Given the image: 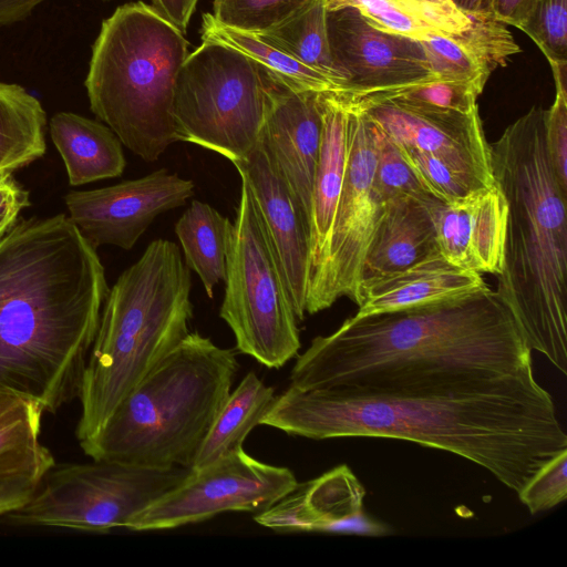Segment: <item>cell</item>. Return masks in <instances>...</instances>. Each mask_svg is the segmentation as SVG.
Masks as SVG:
<instances>
[{"mask_svg": "<svg viewBox=\"0 0 567 567\" xmlns=\"http://www.w3.org/2000/svg\"><path fill=\"white\" fill-rule=\"evenodd\" d=\"M260 425L312 440L383 437L439 449L516 494L567 449L553 398L533 370L388 392L289 385Z\"/></svg>", "mask_w": 567, "mask_h": 567, "instance_id": "6da1fadb", "label": "cell"}, {"mask_svg": "<svg viewBox=\"0 0 567 567\" xmlns=\"http://www.w3.org/2000/svg\"><path fill=\"white\" fill-rule=\"evenodd\" d=\"M515 315L487 285L409 308L352 316L297 358L290 385L388 392L533 370Z\"/></svg>", "mask_w": 567, "mask_h": 567, "instance_id": "7a4b0ae2", "label": "cell"}, {"mask_svg": "<svg viewBox=\"0 0 567 567\" xmlns=\"http://www.w3.org/2000/svg\"><path fill=\"white\" fill-rule=\"evenodd\" d=\"M109 287L64 214L22 220L0 239V392L54 413L79 396Z\"/></svg>", "mask_w": 567, "mask_h": 567, "instance_id": "3957f363", "label": "cell"}, {"mask_svg": "<svg viewBox=\"0 0 567 567\" xmlns=\"http://www.w3.org/2000/svg\"><path fill=\"white\" fill-rule=\"evenodd\" d=\"M493 177L507 200L496 292L533 351L567 373V193L547 155L545 109L533 106L489 144Z\"/></svg>", "mask_w": 567, "mask_h": 567, "instance_id": "277c9868", "label": "cell"}, {"mask_svg": "<svg viewBox=\"0 0 567 567\" xmlns=\"http://www.w3.org/2000/svg\"><path fill=\"white\" fill-rule=\"evenodd\" d=\"M190 289L189 268L178 246L159 238L109 290L78 396L80 446L189 333Z\"/></svg>", "mask_w": 567, "mask_h": 567, "instance_id": "5b68a950", "label": "cell"}, {"mask_svg": "<svg viewBox=\"0 0 567 567\" xmlns=\"http://www.w3.org/2000/svg\"><path fill=\"white\" fill-rule=\"evenodd\" d=\"M238 369L231 349L189 332L131 390L82 450L95 461L192 468Z\"/></svg>", "mask_w": 567, "mask_h": 567, "instance_id": "8992f818", "label": "cell"}, {"mask_svg": "<svg viewBox=\"0 0 567 567\" xmlns=\"http://www.w3.org/2000/svg\"><path fill=\"white\" fill-rule=\"evenodd\" d=\"M185 34L142 1L116 8L92 47L85 87L91 111L122 145L146 162L176 141L175 83Z\"/></svg>", "mask_w": 567, "mask_h": 567, "instance_id": "52a82bcc", "label": "cell"}, {"mask_svg": "<svg viewBox=\"0 0 567 567\" xmlns=\"http://www.w3.org/2000/svg\"><path fill=\"white\" fill-rule=\"evenodd\" d=\"M240 178L237 216L228 233L219 316L231 329L239 352L278 369L300 350L297 317L258 206L247 182Z\"/></svg>", "mask_w": 567, "mask_h": 567, "instance_id": "ba28073f", "label": "cell"}, {"mask_svg": "<svg viewBox=\"0 0 567 567\" xmlns=\"http://www.w3.org/2000/svg\"><path fill=\"white\" fill-rule=\"evenodd\" d=\"M261 66L241 52L213 41L188 53L174 91L176 141L210 150L233 164L259 141L265 115Z\"/></svg>", "mask_w": 567, "mask_h": 567, "instance_id": "9c48e42d", "label": "cell"}, {"mask_svg": "<svg viewBox=\"0 0 567 567\" xmlns=\"http://www.w3.org/2000/svg\"><path fill=\"white\" fill-rule=\"evenodd\" d=\"M190 470L95 460L54 464L30 499L7 516L19 525L85 532L126 527L136 514L178 486Z\"/></svg>", "mask_w": 567, "mask_h": 567, "instance_id": "30bf717a", "label": "cell"}, {"mask_svg": "<svg viewBox=\"0 0 567 567\" xmlns=\"http://www.w3.org/2000/svg\"><path fill=\"white\" fill-rule=\"evenodd\" d=\"M344 104L349 138L346 175L326 262L307 289L308 315L331 307L341 297L358 302L362 264L385 206L374 185L375 155L369 118Z\"/></svg>", "mask_w": 567, "mask_h": 567, "instance_id": "8fae6325", "label": "cell"}, {"mask_svg": "<svg viewBox=\"0 0 567 567\" xmlns=\"http://www.w3.org/2000/svg\"><path fill=\"white\" fill-rule=\"evenodd\" d=\"M297 484L288 467L262 463L240 449L207 466L192 468L178 486L136 514L126 528L171 529L233 511L256 515Z\"/></svg>", "mask_w": 567, "mask_h": 567, "instance_id": "7c38bea8", "label": "cell"}, {"mask_svg": "<svg viewBox=\"0 0 567 567\" xmlns=\"http://www.w3.org/2000/svg\"><path fill=\"white\" fill-rule=\"evenodd\" d=\"M328 35L344 93L359 96L391 91L436 78L420 41L383 32L358 10L328 11Z\"/></svg>", "mask_w": 567, "mask_h": 567, "instance_id": "4fadbf2b", "label": "cell"}, {"mask_svg": "<svg viewBox=\"0 0 567 567\" xmlns=\"http://www.w3.org/2000/svg\"><path fill=\"white\" fill-rule=\"evenodd\" d=\"M194 183L162 168L144 177L65 195L70 220L95 248L130 250L161 214L186 203Z\"/></svg>", "mask_w": 567, "mask_h": 567, "instance_id": "5bb4252c", "label": "cell"}, {"mask_svg": "<svg viewBox=\"0 0 567 567\" xmlns=\"http://www.w3.org/2000/svg\"><path fill=\"white\" fill-rule=\"evenodd\" d=\"M338 94L364 113L395 144L436 156L489 186L495 184L491 146L478 109L463 114L421 109L390 99Z\"/></svg>", "mask_w": 567, "mask_h": 567, "instance_id": "9a60e30c", "label": "cell"}, {"mask_svg": "<svg viewBox=\"0 0 567 567\" xmlns=\"http://www.w3.org/2000/svg\"><path fill=\"white\" fill-rule=\"evenodd\" d=\"M234 166L252 193L292 309L297 320H303L310 259L309 220L260 137L249 155Z\"/></svg>", "mask_w": 567, "mask_h": 567, "instance_id": "2e32d148", "label": "cell"}, {"mask_svg": "<svg viewBox=\"0 0 567 567\" xmlns=\"http://www.w3.org/2000/svg\"><path fill=\"white\" fill-rule=\"evenodd\" d=\"M261 69L266 103L259 137L310 224L312 186L322 133L321 92L296 91Z\"/></svg>", "mask_w": 567, "mask_h": 567, "instance_id": "e0dca14e", "label": "cell"}, {"mask_svg": "<svg viewBox=\"0 0 567 567\" xmlns=\"http://www.w3.org/2000/svg\"><path fill=\"white\" fill-rule=\"evenodd\" d=\"M440 254L476 274L499 275L507 228V200L495 183L454 202L427 200Z\"/></svg>", "mask_w": 567, "mask_h": 567, "instance_id": "ac0fdd59", "label": "cell"}, {"mask_svg": "<svg viewBox=\"0 0 567 567\" xmlns=\"http://www.w3.org/2000/svg\"><path fill=\"white\" fill-rule=\"evenodd\" d=\"M364 495L365 489L354 473L342 464L298 483L254 519L280 533H334L340 522L363 511Z\"/></svg>", "mask_w": 567, "mask_h": 567, "instance_id": "d6986e66", "label": "cell"}, {"mask_svg": "<svg viewBox=\"0 0 567 567\" xmlns=\"http://www.w3.org/2000/svg\"><path fill=\"white\" fill-rule=\"evenodd\" d=\"M322 133L316 167L310 217V259L308 286L321 271L348 161V110L336 92L319 93Z\"/></svg>", "mask_w": 567, "mask_h": 567, "instance_id": "ffe728a7", "label": "cell"}, {"mask_svg": "<svg viewBox=\"0 0 567 567\" xmlns=\"http://www.w3.org/2000/svg\"><path fill=\"white\" fill-rule=\"evenodd\" d=\"M420 43L436 78L471 82L482 90L493 71L520 51L509 30L493 14L472 17L461 33H433Z\"/></svg>", "mask_w": 567, "mask_h": 567, "instance_id": "44dd1931", "label": "cell"}, {"mask_svg": "<svg viewBox=\"0 0 567 567\" xmlns=\"http://www.w3.org/2000/svg\"><path fill=\"white\" fill-rule=\"evenodd\" d=\"M482 275L465 270L440 252L402 270L362 282L358 311L363 317L454 297L481 288Z\"/></svg>", "mask_w": 567, "mask_h": 567, "instance_id": "7402d4cb", "label": "cell"}, {"mask_svg": "<svg viewBox=\"0 0 567 567\" xmlns=\"http://www.w3.org/2000/svg\"><path fill=\"white\" fill-rule=\"evenodd\" d=\"M430 197L406 195L385 203L362 264L360 285L440 252Z\"/></svg>", "mask_w": 567, "mask_h": 567, "instance_id": "603a6c76", "label": "cell"}, {"mask_svg": "<svg viewBox=\"0 0 567 567\" xmlns=\"http://www.w3.org/2000/svg\"><path fill=\"white\" fill-rule=\"evenodd\" d=\"M42 413L33 401L0 392V488L37 489L55 464L40 440Z\"/></svg>", "mask_w": 567, "mask_h": 567, "instance_id": "cb8c5ba5", "label": "cell"}, {"mask_svg": "<svg viewBox=\"0 0 567 567\" xmlns=\"http://www.w3.org/2000/svg\"><path fill=\"white\" fill-rule=\"evenodd\" d=\"M50 134L72 186L117 177L125 168L122 143L107 125L59 112L50 120Z\"/></svg>", "mask_w": 567, "mask_h": 567, "instance_id": "d4e9b609", "label": "cell"}, {"mask_svg": "<svg viewBox=\"0 0 567 567\" xmlns=\"http://www.w3.org/2000/svg\"><path fill=\"white\" fill-rule=\"evenodd\" d=\"M275 391L250 371L230 391L208 430L192 468L207 466L240 449L247 435L260 425L275 401Z\"/></svg>", "mask_w": 567, "mask_h": 567, "instance_id": "484cf974", "label": "cell"}, {"mask_svg": "<svg viewBox=\"0 0 567 567\" xmlns=\"http://www.w3.org/2000/svg\"><path fill=\"white\" fill-rule=\"evenodd\" d=\"M45 111L35 96L18 84L0 82V175L45 153Z\"/></svg>", "mask_w": 567, "mask_h": 567, "instance_id": "4316f807", "label": "cell"}, {"mask_svg": "<svg viewBox=\"0 0 567 567\" xmlns=\"http://www.w3.org/2000/svg\"><path fill=\"white\" fill-rule=\"evenodd\" d=\"M202 40L230 47L247 55L296 91L342 92L341 86L256 33L238 30L204 13Z\"/></svg>", "mask_w": 567, "mask_h": 567, "instance_id": "83f0119b", "label": "cell"}, {"mask_svg": "<svg viewBox=\"0 0 567 567\" xmlns=\"http://www.w3.org/2000/svg\"><path fill=\"white\" fill-rule=\"evenodd\" d=\"M230 220L210 205L193 200L175 225L186 266L195 271L209 298L226 277Z\"/></svg>", "mask_w": 567, "mask_h": 567, "instance_id": "f1b7e54d", "label": "cell"}, {"mask_svg": "<svg viewBox=\"0 0 567 567\" xmlns=\"http://www.w3.org/2000/svg\"><path fill=\"white\" fill-rule=\"evenodd\" d=\"M327 11L353 8L374 28L423 41L433 33L456 34L471 24L467 16H454L412 0H322Z\"/></svg>", "mask_w": 567, "mask_h": 567, "instance_id": "f546056e", "label": "cell"}, {"mask_svg": "<svg viewBox=\"0 0 567 567\" xmlns=\"http://www.w3.org/2000/svg\"><path fill=\"white\" fill-rule=\"evenodd\" d=\"M327 14L322 0H310L282 22L256 34L326 74L343 92L344 81L336 68L330 49Z\"/></svg>", "mask_w": 567, "mask_h": 567, "instance_id": "4dcf8cb0", "label": "cell"}, {"mask_svg": "<svg viewBox=\"0 0 567 567\" xmlns=\"http://www.w3.org/2000/svg\"><path fill=\"white\" fill-rule=\"evenodd\" d=\"M482 92V89L471 82L433 79L391 91L359 96L390 99L426 110L470 114L478 109L477 99Z\"/></svg>", "mask_w": 567, "mask_h": 567, "instance_id": "1f68e13d", "label": "cell"}, {"mask_svg": "<svg viewBox=\"0 0 567 567\" xmlns=\"http://www.w3.org/2000/svg\"><path fill=\"white\" fill-rule=\"evenodd\" d=\"M396 146L423 188L440 200L454 202L489 186L436 156L399 144Z\"/></svg>", "mask_w": 567, "mask_h": 567, "instance_id": "d6a6232c", "label": "cell"}, {"mask_svg": "<svg viewBox=\"0 0 567 567\" xmlns=\"http://www.w3.org/2000/svg\"><path fill=\"white\" fill-rule=\"evenodd\" d=\"M369 122L375 155L374 185L382 199L386 203L406 195L417 198L430 197L431 195L423 188L396 144L370 118Z\"/></svg>", "mask_w": 567, "mask_h": 567, "instance_id": "836d02e7", "label": "cell"}, {"mask_svg": "<svg viewBox=\"0 0 567 567\" xmlns=\"http://www.w3.org/2000/svg\"><path fill=\"white\" fill-rule=\"evenodd\" d=\"M310 0H214L212 13L220 23L252 33L282 22Z\"/></svg>", "mask_w": 567, "mask_h": 567, "instance_id": "e575fe53", "label": "cell"}, {"mask_svg": "<svg viewBox=\"0 0 567 567\" xmlns=\"http://www.w3.org/2000/svg\"><path fill=\"white\" fill-rule=\"evenodd\" d=\"M519 30L536 43L550 65L567 63V0H535Z\"/></svg>", "mask_w": 567, "mask_h": 567, "instance_id": "d590c367", "label": "cell"}, {"mask_svg": "<svg viewBox=\"0 0 567 567\" xmlns=\"http://www.w3.org/2000/svg\"><path fill=\"white\" fill-rule=\"evenodd\" d=\"M517 495L533 515L563 503L567 497V449L547 461Z\"/></svg>", "mask_w": 567, "mask_h": 567, "instance_id": "8d00e7d4", "label": "cell"}, {"mask_svg": "<svg viewBox=\"0 0 567 567\" xmlns=\"http://www.w3.org/2000/svg\"><path fill=\"white\" fill-rule=\"evenodd\" d=\"M545 141L554 174L567 193V86L556 85L555 100L545 110Z\"/></svg>", "mask_w": 567, "mask_h": 567, "instance_id": "74e56055", "label": "cell"}, {"mask_svg": "<svg viewBox=\"0 0 567 567\" xmlns=\"http://www.w3.org/2000/svg\"><path fill=\"white\" fill-rule=\"evenodd\" d=\"M30 205L29 192L13 178L12 173L0 175V239L9 233L20 212Z\"/></svg>", "mask_w": 567, "mask_h": 567, "instance_id": "f35d334b", "label": "cell"}, {"mask_svg": "<svg viewBox=\"0 0 567 567\" xmlns=\"http://www.w3.org/2000/svg\"><path fill=\"white\" fill-rule=\"evenodd\" d=\"M199 0H152V7L184 34Z\"/></svg>", "mask_w": 567, "mask_h": 567, "instance_id": "ab89813d", "label": "cell"}, {"mask_svg": "<svg viewBox=\"0 0 567 567\" xmlns=\"http://www.w3.org/2000/svg\"><path fill=\"white\" fill-rule=\"evenodd\" d=\"M535 0H491L495 19L517 29L524 23Z\"/></svg>", "mask_w": 567, "mask_h": 567, "instance_id": "60d3db41", "label": "cell"}, {"mask_svg": "<svg viewBox=\"0 0 567 567\" xmlns=\"http://www.w3.org/2000/svg\"><path fill=\"white\" fill-rule=\"evenodd\" d=\"M47 0H0V25H10L27 19Z\"/></svg>", "mask_w": 567, "mask_h": 567, "instance_id": "b9f144b4", "label": "cell"}, {"mask_svg": "<svg viewBox=\"0 0 567 567\" xmlns=\"http://www.w3.org/2000/svg\"><path fill=\"white\" fill-rule=\"evenodd\" d=\"M35 489L22 486L0 488V515L10 513L23 506Z\"/></svg>", "mask_w": 567, "mask_h": 567, "instance_id": "7bdbcfd3", "label": "cell"}, {"mask_svg": "<svg viewBox=\"0 0 567 567\" xmlns=\"http://www.w3.org/2000/svg\"><path fill=\"white\" fill-rule=\"evenodd\" d=\"M453 6L468 18L493 14L491 0H450Z\"/></svg>", "mask_w": 567, "mask_h": 567, "instance_id": "ee69618b", "label": "cell"}, {"mask_svg": "<svg viewBox=\"0 0 567 567\" xmlns=\"http://www.w3.org/2000/svg\"><path fill=\"white\" fill-rule=\"evenodd\" d=\"M431 8L441 10L443 12L454 14V16H463L461 11H458L450 0H412Z\"/></svg>", "mask_w": 567, "mask_h": 567, "instance_id": "f6af8a7d", "label": "cell"}, {"mask_svg": "<svg viewBox=\"0 0 567 567\" xmlns=\"http://www.w3.org/2000/svg\"><path fill=\"white\" fill-rule=\"evenodd\" d=\"M102 1H112V0H102Z\"/></svg>", "mask_w": 567, "mask_h": 567, "instance_id": "bcb514c9", "label": "cell"}]
</instances>
